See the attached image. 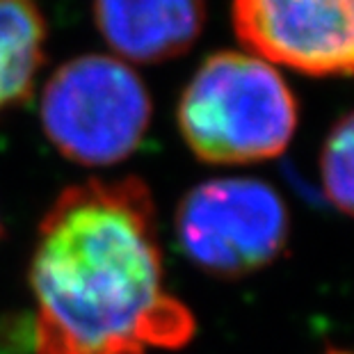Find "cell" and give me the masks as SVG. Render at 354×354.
Segmentation results:
<instances>
[{
  "mask_svg": "<svg viewBox=\"0 0 354 354\" xmlns=\"http://www.w3.org/2000/svg\"><path fill=\"white\" fill-rule=\"evenodd\" d=\"M176 117L180 138L199 160L247 165L286 151L297 126V103L266 59L222 50L187 82Z\"/></svg>",
  "mask_w": 354,
  "mask_h": 354,
  "instance_id": "2",
  "label": "cell"
},
{
  "mask_svg": "<svg viewBox=\"0 0 354 354\" xmlns=\"http://www.w3.org/2000/svg\"><path fill=\"white\" fill-rule=\"evenodd\" d=\"M233 28L268 64L354 76V0H233Z\"/></svg>",
  "mask_w": 354,
  "mask_h": 354,
  "instance_id": "5",
  "label": "cell"
},
{
  "mask_svg": "<svg viewBox=\"0 0 354 354\" xmlns=\"http://www.w3.org/2000/svg\"><path fill=\"white\" fill-rule=\"evenodd\" d=\"M41 128L66 160L110 167L138 151L151 124V96L124 59L80 55L48 78Z\"/></svg>",
  "mask_w": 354,
  "mask_h": 354,
  "instance_id": "3",
  "label": "cell"
},
{
  "mask_svg": "<svg viewBox=\"0 0 354 354\" xmlns=\"http://www.w3.org/2000/svg\"><path fill=\"white\" fill-rule=\"evenodd\" d=\"M180 252L203 272L238 279L274 263L288 243V208L256 178L194 185L176 208Z\"/></svg>",
  "mask_w": 354,
  "mask_h": 354,
  "instance_id": "4",
  "label": "cell"
},
{
  "mask_svg": "<svg viewBox=\"0 0 354 354\" xmlns=\"http://www.w3.org/2000/svg\"><path fill=\"white\" fill-rule=\"evenodd\" d=\"M44 44L46 21L35 0H0V115L32 94Z\"/></svg>",
  "mask_w": 354,
  "mask_h": 354,
  "instance_id": "7",
  "label": "cell"
},
{
  "mask_svg": "<svg viewBox=\"0 0 354 354\" xmlns=\"http://www.w3.org/2000/svg\"><path fill=\"white\" fill-rule=\"evenodd\" d=\"M0 236H3V224H0Z\"/></svg>",
  "mask_w": 354,
  "mask_h": 354,
  "instance_id": "9",
  "label": "cell"
},
{
  "mask_svg": "<svg viewBox=\"0 0 354 354\" xmlns=\"http://www.w3.org/2000/svg\"><path fill=\"white\" fill-rule=\"evenodd\" d=\"M320 171L329 201L354 217V110L329 133L322 149Z\"/></svg>",
  "mask_w": 354,
  "mask_h": 354,
  "instance_id": "8",
  "label": "cell"
},
{
  "mask_svg": "<svg viewBox=\"0 0 354 354\" xmlns=\"http://www.w3.org/2000/svg\"><path fill=\"white\" fill-rule=\"evenodd\" d=\"M30 288L37 354H149L192 341L165 286L156 206L138 176L64 187L41 217Z\"/></svg>",
  "mask_w": 354,
  "mask_h": 354,
  "instance_id": "1",
  "label": "cell"
},
{
  "mask_svg": "<svg viewBox=\"0 0 354 354\" xmlns=\"http://www.w3.org/2000/svg\"><path fill=\"white\" fill-rule=\"evenodd\" d=\"M203 0H94L105 44L131 62H167L199 39Z\"/></svg>",
  "mask_w": 354,
  "mask_h": 354,
  "instance_id": "6",
  "label": "cell"
}]
</instances>
